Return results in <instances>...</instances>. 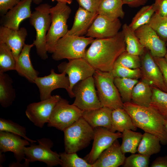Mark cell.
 Wrapping results in <instances>:
<instances>
[{"mask_svg":"<svg viewBox=\"0 0 167 167\" xmlns=\"http://www.w3.org/2000/svg\"><path fill=\"white\" fill-rule=\"evenodd\" d=\"M126 51L122 31L113 37L94 39L86 51L84 58L95 70L110 72L118 58Z\"/></svg>","mask_w":167,"mask_h":167,"instance_id":"obj_1","label":"cell"},{"mask_svg":"<svg viewBox=\"0 0 167 167\" xmlns=\"http://www.w3.org/2000/svg\"><path fill=\"white\" fill-rule=\"evenodd\" d=\"M123 108L137 128L156 135L161 144L167 145V130L164 124V119L156 110L150 106H142L131 101L123 102Z\"/></svg>","mask_w":167,"mask_h":167,"instance_id":"obj_2","label":"cell"},{"mask_svg":"<svg viewBox=\"0 0 167 167\" xmlns=\"http://www.w3.org/2000/svg\"><path fill=\"white\" fill-rule=\"evenodd\" d=\"M51 7L47 3L40 4L35 8L29 18L31 24L36 31V39L32 44L36 48L37 54L43 60L48 58L46 38L51 24Z\"/></svg>","mask_w":167,"mask_h":167,"instance_id":"obj_3","label":"cell"},{"mask_svg":"<svg viewBox=\"0 0 167 167\" xmlns=\"http://www.w3.org/2000/svg\"><path fill=\"white\" fill-rule=\"evenodd\" d=\"M71 11L70 7L64 3L58 2L50 8L51 24L46 38L47 52L52 54L58 41L67 33V22Z\"/></svg>","mask_w":167,"mask_h":167,"instance_id":"obj_4","label":"cell"},{"mask_svg":"<svg viewBox=\"0 0 167 167\" xmlns=\"http://www.w3.org/2000/svg\"><path fill=\"white\" fill-rule=\"evenodd\" d=\"M63 131L65 152L68 153L76 152L86 147L94 135V128L82 117Z\"/></svg>","mask_w":167,"mask_h":167,"instance_id":"obj_5","label":"cell"},{"mask_svg":"<svg viewBox=\"0 0 167 167\" xmlns=\"http://www.w3.org/2000/svg\"><path fill=\"white\" fill-rule=\"evenodd\" d=\"M101 106L112 110L123 108V102L109 72L95 70L93 76Z\"/></svg>","mask_w":167,"mask_h":167,"instance_id":"obj_6","label":"cell"},{"mask_svg":"<svg viewBox=\"0 0 167 167\" xmlns=\"http://www.w3.org/2000/svg\"><path fill=\"white\" fill-rule=\"evenodd\" d=\"M94 39L87 36L66 35L58 41L52 58L55 61L84 58L86 47Z\"/></svg>","mask_w":167,"mask_h":167,"instance_id":"obj_7","label":"cell"},{"mask_svg":"<svg viewBox=\"0 0 167 167\" xmlns=\"http://www.w3.org/2000/svg\"><path fill=\"white\" fill-rule=\"evenodd\" d=\"M83 111L61 97L54 107L47 125L63 131L82 117Z\"/></svg>","mask_w":167,"mask_h":167,"instance_id":"obj_8","label":"cell"},{"mask_svg":"<svg viewBox=\"0 0 167 167\" xmlns=\"http://www.w3.org/2000/svg\"><path fill=\"white\" fill-rule=\"evenodd\" d=\"M95 88L93 76L78 82L72 89L75 98L73 104L83 111L101 107Z\"/></svg>","mask_w":167,"mask_h":167,"instance_id":"obj_9","label":"cell"},{"mask_svg":"<svg viewBox=\"0 0 167 167\" xmlns=\"http://www.w3.org/2000/svg\"><path fill=\"white\" fill-rule=\"evenodd\" d=\"M37 141L38 145L31 143L30 146L24 148L25 161L28 164L36 161L42 162L49 167L61 165L59 154L51 149L53 143L51 139L43 138Z\"/></svg>","mask_w":167,"mask_h":167,"instance_id":"obj_10","label":"cell"},{"mask_svg":"<svg viewBox=\"0 0 167 167\" xmlns=\"http://www.w3.org/2000/svg\"><path fill=\"white\" fill-rule=\"evenodd\" d=\"M59 72L64 73L68 77L70 86L67 92L69 96L75 97L74 86L79 82L93 76L95 69L84 58L69 60L61 62L57 66Z\"/></svg>","mask_w":167,"mask_h":167,"instance_id":"obj_11","label":"cell"},{"mask_svg":"<svg viewBox=\"0 0 167 167\" xmlns=\"http://www.w3.org/2000/svg\"><path fill=\"white\" fill-rule=\"evenodd\" d=\"M61 97L58 95H52L47 99L29 104L25 110L26 116L35 126L42 128L48 122L54 107Z\"/></svg>","mask_w":167,"mask_h":167,"instance_id":"obj_12","label":"cell"},{"mask_svg":"<svg viewBox=\"0 0 167 167\" xmlns=\"http://www.w3.org/2000/svg\"><path fill=\"white\" fill-rule=\"evenodd\" d=\"M92 148L84 158L88 163L92 164L101 153L118 138H121L122 133L113 132L104 127H95Z\"/></svg>","mask_w":167,"mask_h":167,"instance_id":"obj_13","label":"cell"},{"mask_svg":"<svg viewBox=\"0 0 167 167\" xmlns=\"http://www.w3.org/2000/svg\"><path fill=\"white\" fill-rule=\"evenodd\" d=\"M34 84L39 89L41 101L50 97L52 92L57 89L64 88L68 92L70 86L68 77L66 74L64 73L57 74L53 69L51 70L50 74L48 75L37 77Z\"/></svg>","mask_w":167,"mask_h":167,"instance_id":"obj_14","label":"cell"},{"mask_svg":"<svg viewBox=\"0 0 167 167\" xmlns=\"http://www.w3.org/2000/svg\"><path fill=\"white\" fill-rule=\"evenodd\" d=\"M140 57L142 79L147 81L151 86L167 92L162 73L150 51L145 48Z\"/></svg>","mask_w":167,"mask_h":167,"instance_id":"obj_15","label":"cell"},{"mask_svg":"<svg viewBox=\"0 0 167 167\" xmlns=\"http://www.w3.org/2000/svg\"><path fill=\"white\" fill-rule=\"evenodd\" d=\"M135 31L141 44L153 57H164L167 50L166 43L150 26L144 25Z\"/></svg>","mask_w":167,"mask_h":167,"instance_id":"obj_16","label":"cell"},{"mask_svg":"<svg viewBox=\"0 0 167 167\" xmlns=\"http://www.w3.org/2000/svg\"><path fill=\"white\" fill-rule=\"evenodd\" d=\"M121 26L119 19H112L98 14L86 35L94 39L113 37L119 32Z\"/></svg>","mask_w":167,"mask_h":167,"instance_id":"obj_17","label":"cell"},{"mask_svg":"<svg viewBox=\"0 0 167 167\" xmlns=\"http://www.w3.org/2000/svg\"><path fill=\"white\" fill-rule=\"evenodd\" d=\"M29 142L26 139H21L18 135L0 131V153L13 152L17 163H19L23 159H25L24 148L30 145Z\"/></svg>","mask_w":167,"mask_h":167,"instance_id":"obj_18","label":"cell"},{"mask_svg":"<svg viewBox=\"0 0 167 167\" xmlns=\"http://www.w3.org/2000/svg\"><path fill=\"white\" fill-rule=\"evenodd\" d=\"M27 34V29L24 27L18 30L3 26L0 28V43L5 44L10 49L16 61L25 44Z\"/></svg>","mask_w":167,"mask_h":167,"instance_id":"obj_19","label":"cell"},{"mask_svg":"<svg viewBox=\"0 0 167 167\" xmlns=\"http://www.w3.org/2000/svg\"><path fill=\"white\" fill-rule=\"evenodd\" d=\"M32 2V0H21L4 15L3 26L16 30H19L20 23L31 16Z\"/></svg>","mask_w":167,"mask_h":167,"instance_id":"obj_20","label":"cell"},{"mask_svg":"<svg viewBox=\"0 0 167 167\" xmlns=\"http://www.w3.org/2000/svg\"><path fill=\"white\" fill-rule=\"evenodd\" d=\"M126 157L118 139L100 155L92 165L93 167H118L123 165Z\"/></svg>","mask_w":167,"mask_h":167,"instance_id":"obj_21","label":"cell"},{"mask_svg":"<svg viewBox=\"0 0 167 167\" xmlns=\"http://www.w3.org/2000/svg\"><path fill=\"white\" fill-rule=\"evenodd\" d=\"M33 44H25L16 61L15 71L21 76L25 78L30 83H35L39 72L33 67L30 58V53Z\"/></svg>","mask_w":167,"mask_h":167,"instance_id":"obj_22","label":"cell"},{"mask_svg":"<svg viewBox=\"0 0 167 167\" xmlns=\"http://www.w3.org/2000/svg\"><path fill=\"white\" fill-rule=\"evenodd\" d=\"M98 14L97 12H90L79 6L75 13L73 25L66 35H86Z\"/></svg>","mask_w":167,"mask_h":167,"instance_id":"obj_23","label":"cell"},{"mask_svg":"<svg viewBox=\"0 0 167 167\" xmlns=\"http://www.w3.org/2000/svg\"><path fill=\"white\" fill-rule=\"evenodd\" d=\"M112 110L102 107L95 109L83 111V118L93 128L101 126L110 130Z\"/></svg>","mask_w":167,"mask_h":167,"instance_id":"obj_24","label":"cell"},{"mask_svg":"<svg viewBox=\"0 0 167 167\" xmlns=\"http://www.w3.org/2000/svg\"><path fill=\"white\" fill-rule=\"evenodd\" d=\"M137 127L135 126L127 113L123 108H117L112 111L111 127L112 132L122 133L126 130L135 131Z\"/></svg>","mask_w":167,"mask_h":167,"instance_id":"obj_25","label":"cell"},{"mask_svg":"<svg viewBox=\"0 0 167 167\" xmlns=\"http://www.w3.org/2000/svg\"><path fill=\"white\" fill-rule=\"evenodd\" d=\"M152 95V86L143 80L134 87L131 96V102L142 106H149Z\"/></svg>","mask_w":167,"mask_h":167,"instance_id":"obj_26","label":"cell"},{"mask_svg":"<svg viewBox=\"0 0 167 167\" xmlns=\"http://www.w3.org/2000/svg\"><path fill=\"white\" fill-rule=\"evenodd\" d=\"M13 83L8 75L0 72V104L3 108L10 106L15 99L16 94Z\"/></svg>","mask_w":167,"mask_h":167,"instance_id":"obj_27","label":"cell"},{"mask_svg":"<svg viewBox=\"0 0 167 167\" xmlns=\"http://www.w3.org/2000/svg\"><path fill=\"white\" fill-rule=\"evenodd\" d=\"M124 4L122 0H101L97 12L112 19H122L125 15Z\"/></svg>","mask_w":167,"mask_h":167,"instance_id":"obj_28","label":"cell"},{"mask_svg":"<svg viewBox=\"0 0 167 167\" xmlns=\"http://www.w3.org/2000/svg\"><path fill=\"white\" fill-rule=\"evenodd\" d=\"M126 46V51L132 54L141 56L144 52L145 48L140 42L135 31L126 24L122 26V30Z\"/></svg>","mask_w":167,"mask_h":167,"instance_id":"obj_29","label":"cell"},{"mask_svg":"<svg viewBox=\"0 0 167 167\" xmlns=\"http://www.w3.org/2000/svg\"><path fill=\"white\" fill-rule=\"evenodd\" d=\"M159 139L156 135L145 132L137 148L138 153L150 157L159 153L161 146Z\"/></svg>","mask_w":167,"mask_h":167,"instance_id":"obj_30","label":"cell"},{"mask_svg":"<svg viewBox=\"0 0 167 167\" xmlns=\"http://www.w3.org/2000/svg\"><path fill=\"white\" fill-rule=\"evenodd\" d=\"M143 136L141 133L131 130H126L122 133V151L124 154L137 152V148Z\"/></svg>","mask_w":167,"mask_h":167,"instance_id":"obj_31","label":"cell"},{"mask_svg":"<svg viewBox=\"0 0 167 167\" xmlns=\"http://www.w3.org/2000/svg\"><path fill=\"white\" fill-rule=\"evenodd\" d=\"M152 95L150 106L156 110L164 119H167V92L152 86Z\"/></svg>","mask_w":167,"mask_h":167,"instance_id":"obj_32","label":"cell"},{"mask_svg":"<svg viewBox=\"0 0 167 167\" xmlns=\"http://www.w3.org/2000/svg\"><path fill=\"white\" fill-rule=\"evenodd\" d=\"M114 82L123 102L131 101L132 90L138 79L115 77Z\"/></svg>","mask_w":167,"mask_h":167,"instance_id":"obj_33","label":"cell"},{"mask_svg":"<svg viewBox=\"0 0 167 167\" xmlns=\"http://www.w3.org/2000/svg\"><path fill=\"white\" fill-rule=\"evenodd\" d=\"M155 13L153 4L142 7L133 18L129 26L135 31L142 26L148 24Z\"/></svg>","mask_w":167,"mask_h":167,"instance_id":"obj_34","label":"cell"},{"mask_svg":"<svg viewBox=\"0 0 167 167\" xmlns=\"http://www.w3.org/2000/svg\"><path fill=\"white\" fill-rule=\"evenodd\" d=\"M16 61L10 49L5 44L0 43V72L15 70Z\"/></svg>","mask_w":167,"mask_h":167,"instance_id":"obj_35","label":"cell"},{"mask_svg":"<svg viewBox=\"0 0 167 167\" xmlns=\"http://www.w3.org/2000/svg\"><path fill=\"white\" fill-rule=\"evenodd\" d=\"M62 167H93L84 159L79 157L76 152L59 153Z\"/></svg>","mask_w":167,"mask_h":167,"instance_id":"obj_36","label":"cell"},{"mask_svg":"<svg viewBox=\"0 0 167 167\" xmlns=\"http://www.w3.org/2000/svg\"><path fill=\"white\" fill-rule=\"evenodd\" d=\"M0 131L13 133L22 137L31 143L36 142L27 137L26 128L10 120L0 118Z\"/></svg>","mask_w":167,"mask_h":167,"instance_id":"obj_37","label":"cell"},{"mask_svg":"<svg viewBox=\"0 0 167 167\" xmlns=\"http://www.w3.org/2000/svg\"><path fill=\"white\" fill-rule=\"evenodd\" d=\"M163 41L167 42V19L159 16L155 13L148 24Z\"/></svg>","mask_w":167,"mask_h":167,"instance_id":"obj_38","label":"cell"},{"mask_svg":"<svg viewBox=\"0 0 167 167\" xmlns=\"http://www.w3.org/2000/svg\"><path fill=\"white\" fill-rule=\"evenodd\" d=\"M109 72L114 78L119 77L138 79L141 77L140 68L130 69L116 64H114Z\"/></svg>","mask_w":167,"mask_h":167,"instance_id":"obj_39","label":"cell"},{"mask_svg":"<svg viewBox=\"0 0 167 167\" xmlns=\"http://www.w3.org/2000/svg\"><path fill=\"white\" fill-rule=\"evenodd\" d=\"M114 64L126 68L135 69L140 68L141 61L140 56L131 54L126 51L119 56Z\"/></svg>","mask_w":167,"mask_h":167,"instance_id":"obj_40","label":"cell"},{"mask_svg":"<svg viewBox=\"0 0 167 167\" xmlns=\"http://www.w3.org/2000/svg\"><path fill=\"white\" fill-rule=\"evenodd\" d=\"M150 157L139 153L132 154L126 158L122 165L124 167H148Z\"/></svg>","mask_w":167,"mask_h":167,"instance_id":"obj_41","label":"cell"},{"mask_svg":"<svg viewBox=\"0 0 167 167\" xmlns=\"http://www.w3.org/2000/svg\"><path fill=\"white\" fill-rule=\"evenodd\" d=\"M79 6L90 12H97L101 0H76Z\"/></svg>","mask_w":167,"mask_h":167,"instance_id":"obj_42","label":"cell"},{"mask_svg":"<svg viewBox=\"0 0 167 167\" xmlns=\"http://www.w3.org/2000/svg\"><path fill=\"white\" fill-rule=\"evenodd\" d=\"M153 4L155 13L159 16L167 19V0H155Z\"/></svg>","mask_w":167,"mask_h":167,"instance_id":"obj_43","label":"cell"},{"mask_svg":"<svg viewBox=\"0 0 167 167\" xmlns=\"http://www.w3.org/2000/svg\"><path fill=\"white\" fill-rule=\"evenodd\" d=\"M162 75L164 82L167 90V62L164 57H153Z\"/></svg>","mask_w":167,"mask_h":167,"instance_id":"obj_44","label":"cell"},{"mask_svg":"<svg viewBox=\"0 0 167 167\" xmlns=\"http://www.w3.org/2000/svg\"><path fill=\"white\" fill-rule=\"evenodd\" d=\"M21 0H0V12L5 15L10 9L17 4Z\"/></svg>","mask_w":167,"mask_h":167,"instance_id":"obj_45","label":"cell"},{"mask_svg":"<svg viewBox=\"0 0 167 167\" xmlns=\"http://www.w3.org/2000/svg\"><path fill=\"white\" fill-rule=\"evenodd\" d=\"M151 167H167V155L159 156L152 163Z\"/></svg>","mask_w":167,"mask_h":167,"instance_id":"obj_46","label":"cell"},{"mask_svg":"<svg viewBox=\"0 0 167 167\" xmlns=\"http://www.w3.org/2000/svg\"><path fill=\"white\" fill-rule=\"evenodd\" d=\"M124 4L132 7H136L144 5L148 0H122Z\"/></svg>","mask_w":167,"mask_h":167,"instance_id":"obj_47","label":"cell"},{"mask_svg":"<svg viewBox=\"0 0 167 167\" xmlns=\"http://www.w3.org/2000/svg\"><path fill=\"white\" fill-rule=\"evenodd\" d=\"M52 2L55 1H57L58 2L67 3L71 4L72 2V0H51Z\"/></svg>","mask_w":167,"mask_h":167,"instance_id":"obj_48","label":"cell"},{"mask_svg":"<svg viewBox=\"0 0 167 167\" xmlns=\"http://www.w3.org/2000/svg\"><path fill=\"white\" fill-rule=\"evenodd\" d=\"M32 1L35 4L38 5L42 2L43 0H32Z\"/></svg>","mask_w":167,"mask_h":167,"instance_id":"obj_49","label":"cell"},{"mask_svg":"<svg viewBox=\"0 0 167 167\" xmlns=\"http://www.w3.org/2000/svg\"><path fill=\"white\" fill-rule=\"evenodd\" d=\"M163 122L164 126L167 130V119H164Z\"/></svg>","mask_w":167,"mask_h":167,"instance_id":"obj_50","label":"cell"},{"mask_svg":"<svg viewBox=\"0 0 167 167\" xmlns=\"http://www.w3.org/2000/svg\"><path fill=\"white\" fill-rule=\"evenodd\" d=\"M164 58L165 60V61H166V62H167V52H166V54L164 57Z\"/></svg>","mask_w":167,"mask_h":167,"instance_id":"obj_51","label":"cell"},{"mask_svg":"<svg viewBox=\"0 0 167 167\" xmlns=\"http://www.w3.org/2000/svg\"><path fill=\"white\" fill-rule=\"evenodd\" d=\"M166 46L167 47V42L166 43Z\"/></svg>","mask_w":167,"mask_h":167,"instance_id":"obj_52","label":"cell"}]
</instances>
